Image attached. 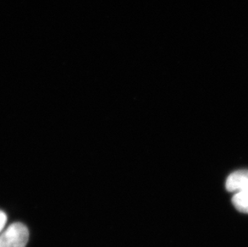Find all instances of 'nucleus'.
I'll list each match as a JSON object with an SVG mask.
<instances>
[{"instance_id":"20e7f679","label":"nucleus","mask_w":248,"mask_h":247,"mask_svg":"<svg viewBox=\"0 0 248 247\" xmlns=\"http://www.w3.org/2000/svg\"><path fill=\"white\" fill-rule=\"evenodd\" d=\"M7 217L6 214L2 210H0V233L4 229L6 223H7Z\"/></svg>"},{"instance_id":"7ed1b4c3","label":"nucleus","mask_w":248,"mask_h":247,"mask_svg":"<svg viewBox=\"0 0 248 247\" xmlns=\"http://www.w3.org/2000/svg\"><path fill=\"white\" fill-rule=\"evenodd\" d=\"M232 204L239 212L248 214V191L235 193L232 198Z\"/></svg>"},{"instance_id":"f03ea898","label":"nucleus","mask_w":248,"mask_h":247,"mask_svg":"<svg viewBox=\"0 0 248 247\" xmlns=\"http://www.w3.org/2000/svg\"><path fill=\"white\" fill-rule=\"evenodd\" d=\"M226 189L232 193L248 191V170H237L227 177L226 181Z\"/></svg>"},{"instance_id":"f257e3e1","label":"nucleus","mask_w":248,"mask_h":247,"mask_svg":"<svg viewBox=\"0 0 248 247\" xmlns=\"http://www.w3.org/2000/svg\"><path fill=\"white\" fill-rule=\"evenodd\" d=\"M29 238L28 227L20 222L12 224L0 234V247H25Z\"/></svg>"}]
</instances>
